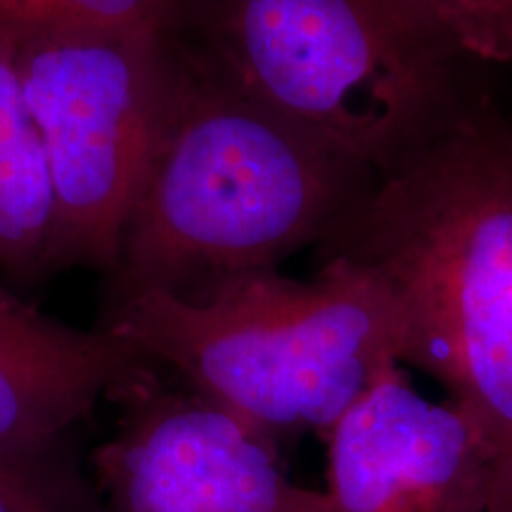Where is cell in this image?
Segmentation results:
<instances>
[{
    "instance_id": "cell-1",
    "label": "cell",
    "mask_w": 512,
    "mask_h": 512,
    "mask_svg": "<svg viewBox=\"0 0 512 512\" xmlns=\"http://www.w3.org/2000/svg\"><path fill=\"white\" fill-rule=\"evenodd\" d=\"M174 86L112 290L192 294L349 221L358 166L228 86L176 41Z\"/></svg>"
},
{
    "instance_id": "cell-2",
    "label": "cell",
    "mask_w": 512,
    "mask_h": 512,
    "mask_svg": "<svg viewBox=\"0 0 512 512\" xmlns=\"http://www.w3.org/2000/svg\"><path fill=\"white\" fill-rule=\"evenodd\" d=\"M102 328L278 444L325 437L403 363L399 297L373 264L347 252L311 280L268 268L192 294L112 290Z\"/></svg>"
},
{
    "instance_id": "cell-3",
    "label": "cell",
    "mask_w": 512,
    "mask_h": 512,
    "mask_svg": "<svg viewBox=\"0 0 512 512\" xmlns=\"http://www.w3.org/2000/svg\"><path fill=\"white\" fill-rule=\"evenodd\" d=\"M347 252L389 280L403 363L418 366L512 458V131L465 117L420 147L356 214Z\"/></svg>"
},
{
    "instance_id": "cell-4",
    "label": "cell",
    "mask_w": 512,
    "mask_h": 512,
    "mask_svg": "<svg viewBox=\"0 0 512 512\" xmlns=\"http://www.w3.org/2000/svg\"><path fill=\"white\" fill-rule=\"evenodd\" d=\"M439 46L392 0H204L188 50L358 169L392 174L434 138Z\"/></svg>"
},
{
    "instance_id": "cell-5",
    "label": "cell",
    "mask_w": 512,
    "mask_h": 512,
    "mask_svg": "<svg viewBox=\"0 0 512 512\" xmlns=\"http://www.w3.org/2000/svg\"><path fill=\"white\" fill-rule=\"evenodd\" d=\"M174 31L67 24L17 34L22 95L53 190L48 273L117 271L169 110Z\"/></svg>"
},
{
    "instance_id": "cell-6",
    "label": "cell",
    "mask_w": 512,
    "mask_h": 512,
    "mask_svg": "<svg viewBox=\"0 0 512 512\" xmlns=\"http://www.w3.org/2000/svg\"><path fill=\"white\" fill-rule=\"evenodd\" d=\"M119 430L93 456L107 512H332L325 491L294 484L280 444L155 368L114 396Z\"/></svg>"
},
{
    "instance_id": "cell-7",
    "label": "cell",
    "mask_w": 512,
    "mask_h": 512,
    "mask_svg": "<svg viewBox=\"0 0 512 512\" xmlns=\"http://www.w3.org/2000/svg\"><path fill=\"white\" fill-rule=\"evenodd\" d=\"M328 444L332 512H482L498 458L451 401L384 373L335 425Z\"/></svg>"
},
{
    "instance_id": "cell-8",
    "label": "cell",
    "mask_w": 512,
    "mask_h": 512,
    "mask_svg": "<svg viewBox=\"0 0 512 512\" xmlns=\"http://www.w3.org/2000/svg\"><path fill=\"white\" fill-rule=\"evenodd\" d=\"M152 368L114 332L72 328L0 283V456L55 451L100 399Z\"/></svg>"
},
{
    "instance_id": "cell-9",
    "label": "cell",
    "mask_w": 512,
    "mask_h": 512,
    "mask_svg": "<svg viewBox=\"0 0 512 512\" xmlns=\"http://www.w3.org/2000/svg\"><path fill=\"white\" fill-rule=\"evenodd\" d=\"M53 190L17 69V34L0 27V271L31 280L48 273Z\"/></svg>"
},
{
    "instance_id": "cell-10",
    "label": "cell",
    "mask_w": 512,
    "mask_h": 512,
    "mask_svg": "<svg viewBox=\"0 0 512 512\" xmlns=\"http://www.w3.org/2000/svg\"><path fill=\"white\" fill-rule=\"evenodd\" d=\"M437 38L486 62H512V0H392Z\"/></svg>"
},
{
    "instance_id": "cell-11",
    "label": "cell",
    "mask_w": 512,
    "mask_h": 512,
    "mask_svg": "<svg viewBox=\"0 0 512 512\" xmlns=\"http://www.w3.org/2000/svg\"><path fill=\"white\" fill-rule=\"evenodd\" d=\"M185 0H0V27H152L174 31Z\"/></svg>"
},
{
    "instance_id": "cell-12",
    "label": "cell",
    "mask_w": 512,
    "mask_h": 512,
    "mask_svg": "<svg viewBox=\"0 0 512 512\" xmlns=\"http://www.w3.org/2000/svg\"><path fill=\"white\" fill-rule=\"evenodd\" d=\"M0 512H107L60 448L0 456Z\"/></svg>"
},
{
    "instance_id": "cell-13",
    "label": "cell",
    "mask_w": 512,
    "mask_h": 512,
    "mask_svg": "<svg viewBox=\"0 0 512 512\" xmlns=\"http://www.w3.org/2000/svg\"><path fill=\"white\" fill-rule=\"evenodd\" d=\"M482 512H512V458H501Z\"/></svg>"
}]
</instances>
